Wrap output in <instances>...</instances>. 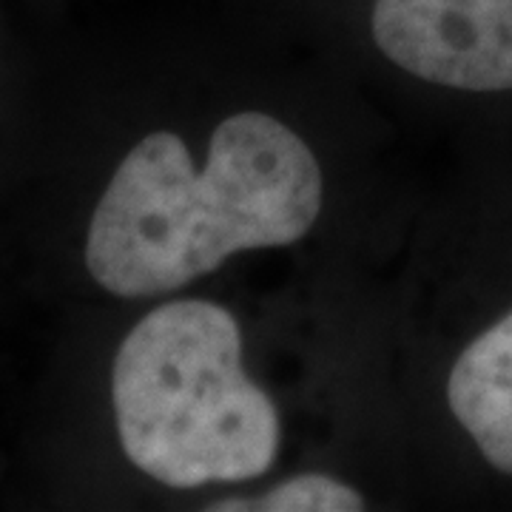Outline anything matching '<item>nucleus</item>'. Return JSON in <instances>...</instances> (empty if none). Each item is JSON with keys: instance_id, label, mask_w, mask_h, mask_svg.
<instances>
[{"instance_id": "1", "label": "nucleus", "mask_w": 512, "mask_h": 512, "mask_svg": "<svg viewBox=\"0 0 512 512\" xmlns=\"http://www.w3.org/2000/svg\"><path fill=\"white\" fill-rule=\"evenodd\" d=\"M419 507L512 487V191L444 202L387 293Z\"/></svg>"}, {"instance_id": "2", "label": "nucleus", "mask_w": 512, "mask_h": 512, "mask_svg": "<svg viewBox=\"0 0 512 512\" xmlns=\"http://www.w3.org/2000/svg\"><path fill=\"white\" fill-rule=\"evenodd\" d=\"M308 43L413 137L512 106V0H237Z\"/></svg>"}]
</instances>
